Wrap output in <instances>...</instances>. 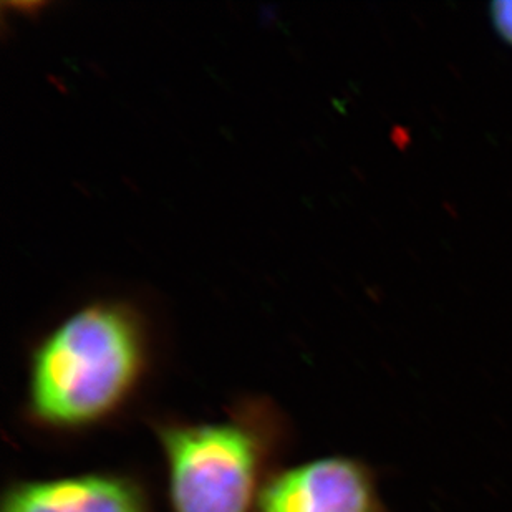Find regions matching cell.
<instances>
[{"mask_svg": "<svg viewBox=\"0 0 512 512\" xmlns=\"http://www.w3.org/2000/svg\"><path fill=\"white\" fill-rule=\"evenodd\" d=\"M491 12L494 27L506 42L512 44V0L494 2Z\"/></svg>", "mask_w": 512, "mask_h": 512, "instance_id": "5b68a950", "label": "cell"}, {"mask_svg": "<svg viewBox=\"0 0 512 512\" xmlns=\"http://www.w3.org/2000/svg\"><path fill=\"white\" fill-rule=\"evenodd\" d=\"M151 426L165 455L171 512H256L289 441V423L267 398H242L221 420Z\"/></svg>", "mask_w": 512, "mask_h": 512, "instance_id": "7a4b0ae2", "label": "cell"}, {"mask_svg": "<svg viewBox=\"0 0 512 512\" xmlns=\"http://www.w3.org/2000/svg\"><path fill=\"white\" fill-rule=\"evenodd\" d=\"M0 512H153V504L133 476L87 473L12 481Z\"/></svg>", "mask_w": 512, "mask_h": 512, "instance_id": "277c9868", "label": "cell"}, {"mask_svg": "<svg viewBox=\"0 0 512 512\" xmlns=\"http://www.w3.org/2000/svg\"><path fill=\"white\" fill-rule=\"evenodd\" d=\"M256 512H388L375 469L355 456L312 459L277 468Z\"/></svg>", "mask_w": 512, "mask_h": 512, "instance_id": "3957f363", "label": "cell"}, {"mask_svg": "<svg viewBox=\"0 0 512 512\" xmlns=\"http://www.w3.org/2000/svg\"><path fill=\"white\" fill-rule=\"evenodd\" d=\"M150 339L128 305L83 307L34 348L25 415L52 433L105 425L130 405L150 368Z\"/></svg>", "mask_w": 512, "mask_h": 512, "instance_id": "6da1fadb", "label": "cell"}]
</instances>
